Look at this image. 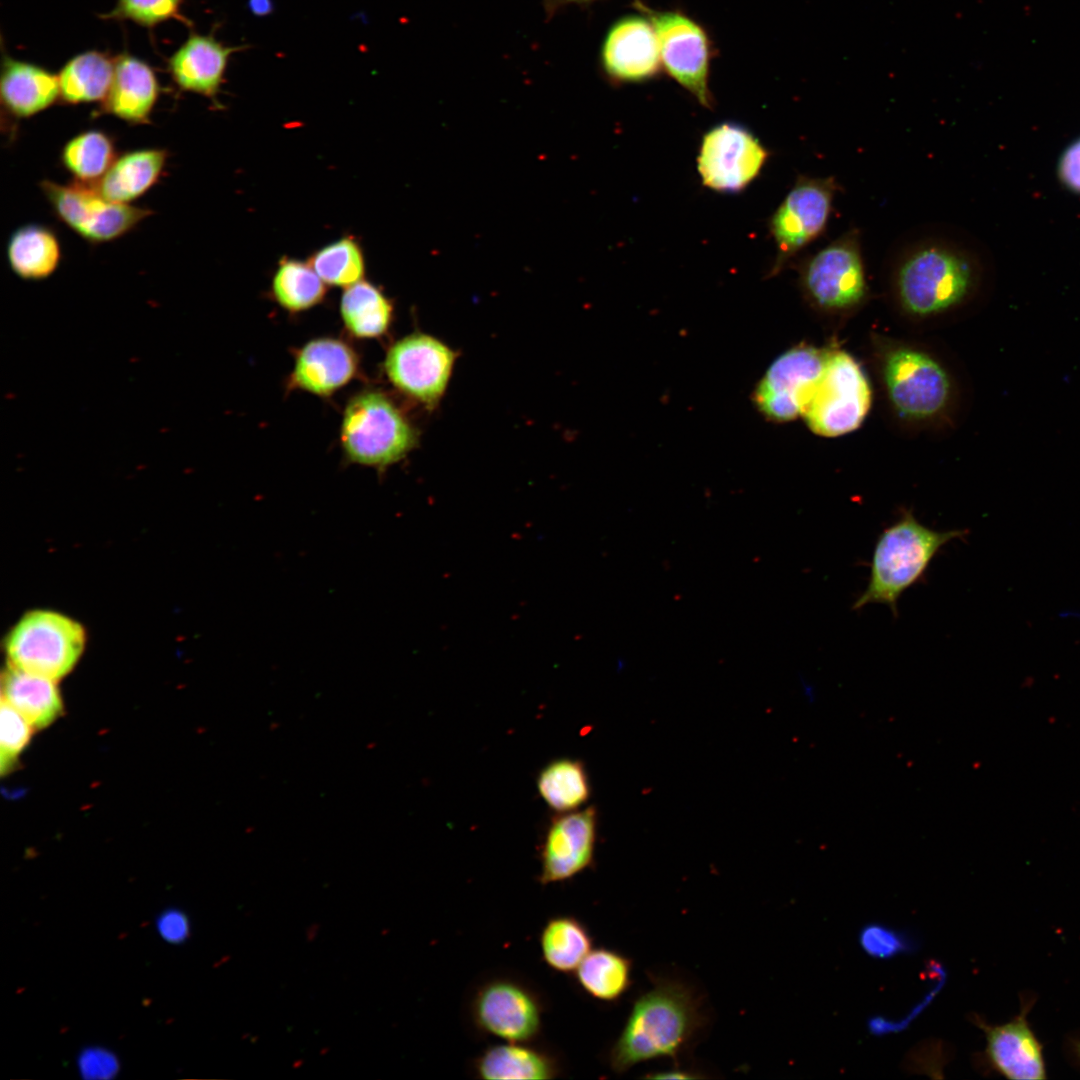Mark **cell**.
<instances>
[{
	"instance_id": "33",
	"label": "cell",
	"mask_w": 1080,
	"mask_h": 1080,
	"mask_svg": "<svg viewBox=\"0 0 1080 1080\" xmlns=\"http://www.w3.org/2000/svg\"><path fill=\"white\" fill-rule=\"evenodd\" d=\"M272 295L290 312H299L320 303L326 294L325 282L309 263L283 258L272 279Z\"/></svg>"
},
{
	"instance_id": "25",
	"label": "cell",
	"mask_w": 1080,
	"mask_h": 1080,
	"mask_svg": "<svg viewBox=\"0 0 1080 1080\" xmlns=\"http://www.w3.org/2000/svg\"><path fill=\"white\" fill-rule=\"evenodd\" d=\"M1 700L15 708L35 729L49 726L63 711L55 680L9 664L2 673Z\"/></svg>"
},
{
	"instance_id": "37",
	"label": "cell",
	"mask_w": 1080,
	"mask_h": 1080,
	"mask_svg": "<svg viewBox=\"0 0 1080 1080\" xmlns=\"http://www.w3.org/2000/svg\"><path fill=\"white\" fill-rule=\"evenodd\" d=\"M859 943L865 953L879 959L910 952L914 945L909 936L881 923L865 925L859 933Z\"/></svg>"
},
{
	"instance_id": "15",
	"label": "cell",
	"mask_w": 1080,
	"mask_h": 1080,
	"mask_svg": "<svg viewBox=\"0 0 1080 1080\" xmlns=\"http://www.w3.org/2000/svg\"><path fill=\"white\" fill-rule=\"evenodd\" d=\"M884 378L892 404L906 418H929L948 402L947 373L921 351L908 348L891 351L885 359Z\"/></svg>"
},
{
	"instance_id": "4",
	"label": "cell",
	"mask_w": 1080,
	"mask_h": 1080,
	"mask_svg": "<svg viewBox=\"0 0 1080 1080\" xmlns=\"http://www.w3.org/2000/svg\"><path fill=\"white\" fill-rule=\"evenodd\" d=\"M417 440L413 425L382 393H361L345 408L341 443L353 463L384 469L406 456Z\"/></svg>"
},
{
	"instance_id": "40",
	"label": "cell",
	"mask_w": 1080,
	"mask_h": 1080,
	"mask_svg": "<svg viewBox=\"0 0 1080 1080\" xmlns=\"http://www.w3.org/2000/svg\"><path fill=\"white\" fill-rule=\"evenodd\" d=\"M1058 176L1068 190L1080 194V138L1062 154L1058 163Z\"/></svg>"
},
{
	"instance_id": "31",
	"label": "cell",
	"mask_w": 1080,
	"mask_h": 1080,
	"mask_svg": "<svg viewBox=\"0 0 1080 1080\" xmlns=\"http://www.w3.org/2000/svg\"><path fill=\"white\" fill-rule=\"evenodd\" d=\"M537 789L545 803L558 813L574 811L590 797V783L580 760L560 758L538 774Z\"/></svg>"
},
{
	"instance_id": "27",
	"label": "cell",
	"mask_w": 1080,
	"mask_h": 1080,
	"mask_svg": "<svg viewBox=\"0 0 1080 1080\" xmlns=\"http://www.w3.org/2000/svg\"><path fill=\"white\" fill-rule=\"evenodd\" d=\"M7 259L13 272L26 280L50 276L58 267L61 247L56 234L46 226L28 224L12 233Z\"/></svg>"
},
{
	"instance_id": "19",
	"label": "cell",
	"mask_w": 1080,
	"mask_h": 1080,
	"mask_svg": "<svg viewBox=\"0 0 1080 1080\" xmlns=\"http://www.w3.org/2000/svg\"><path fill=\"white\" fill-rule=\"evenodd\" d=\"M246 47L226 46L215 38L214 32L191 31L168 58V73L179 89L214 99L224 82L231 55Z\"/></svg>"
},
{
	"instance_id": "28",
	"label": "cell",
	"mask_w": 1080,
	"mask_h": 1080,
	"mask_svg": "<svg viewBox=\"0 0 1080 1080\" xmlns=\"http://www.w3.org/2000/svg\"><path fill=\"white\" fill-rule=\"evenodd\" d=\"M593 939L582 921L571 915L549 918L539 934L544 963L562 974H573L592 950Z\"/></svg>"
},
{
	"instance_id": "30",
	"label": "cell",
	"mask_w": 1080,
	"mask_h": 1080,
	"mask_svg": "<svg viewBox=\"0 0 1080 1080\" xmlns=\"http://www.w3.org/2000/svg\"><path fill=\"white\" fill-rule=\"evenodd\" d=\"M340 314L352 335L375 338L389 328L393 306L379 288L361 280L346 287L340 301Z\"/></svg>"
},
{
	"instance_id": "34",
	"label": "cell",
	"mask_w": 1080,
	"mask_h": 1080,
	"mask_svg": "<svg viewBox=\"0 0 1080 1080\" xmlns=\"http://www.w3.org/2000/svg\"><path fill=\"white\" fill-rule=\"evenodd\" d=\"M309 265L329 285L348 287L362 280L365 261L359 242L342 237L314 252Z\"/></svg>"
},
{
	"instance_id": "6",
	"label": "cell",
	"mask_w": 1080,
	"mask_h": 1080,
	"mask_svg": "<svg viewBox=\"0 0 1080 1080\" xmlns=\"http://www.w3.org/2000/svg\"><path fill=\"white\" fill-rule=\"evenodd\" d=\"M85 639L83 627L73 619L48 610L31 611L8 635V664L56 681L77 663Z\"/></svg>"
},
{
	"instance_id": "43",
	"label": "cell",
	"mask_w": 1080,
	"mask_h": 1080,
	"mask_svg": "<svg viewBox=\"0 0 1080 1080\" xmlns=\"http://www.w3.org/2000/svg\"><path fill=\"white\" fill-rule=\"evenodd\" d=\"M1068 1049L1074 1061L1080 1065V1037H1072L1068 1040Z\"/></svg>"
},
{
	"instance_id": "3",
	"label": "cell",
	"mask_w": 1080,
	"mask_h": 1080,
	"mask_svg": "<svg viewBox=\"0 0 1080 1080\" xmlns=\"http://www.w3.org/2000/svg\"><path fill=\"white\" fill-rule=\"evenodd\" d=\"M966 534L967 530L961 529H932L921 523L911 509H903L898 519L879 535L867 586L855 600L853 609L880 603L897 616L898 600L903 592L924 576L946 543Z\"/></svg>"
},
{
	"instance_id": "35",
	"label": "cell",
	"mask_w": 1080,
	"mask_h": 1080,
	"mask_svg": "<svg viewBox=\"0 0 1080 1080\" xmlns=\"http://www.w3.org/2000/svg\"><path fill=\"white\" fill-rule=\"evenodd\" d=\"M184 0H117L114 8L102 15L105 20L131 21L142 27L153 29L170 19L178 20L187 26L191 21L181 13Z\"/></svg>"
},
{
	"instance_id": "42",
	"label": "cell",
	"mask_w": 1080,
	"mask_h": 1080,
	"mask_svg": "<svg viewBox=\"0 0 1080 1080\" xmlns=\"http://www.w3.org/2000/svg\"><path fill=\"white\" fill-rule=\"evenodd\" d=\"M545 8L552 12L568 5H588L597 0H543Z\"/></svg>"
},
{
	"instance_id": "5",
	"label": "cell",
	"mask_w": 1080,
	"mask_h": 1080,
	"mask_svg": "<svg viewBox=\"0 0 1080 1080\" xmlns=\"http://www.w3.org/2000/svg\"><path fill=\"white\" fill-rule=\"evenodd\" d=\"M542 994L519 976L497 974L477 984L467 1003L472 1028L505 1042H535L543 1027Z\"/></svg>"
},
{
	"instance_id": "16",
	"label": "cell",
	"mask_w": 1080,
	"mask_h": 1080,
	"mask_svg": "<svg viewBox=\"0 0 1080 1080\" xmlns=\"http://www.w3.org/2000/svg\"><path fill=\"white\" fill-rule=\"evenodd\" d=\"M601 72L614 84H639L662 71L659 43L651 20L642 12L617 18L599 51Z\"/></svg>"
},
{
	"instance_id": "18",
	"label": "cell",
	"mask_w": 1080,
	"mask_h": 1080,
	"mask_svg": "<svg viewBox=\"0 0 1080 1080\" xmlns=\"http://www.w3.org/2000/svg\"><path fill=\"white\" fill-rule=\"evenodd\" d=\"M597 812L592 806L551 819L540 846L541 885L572 879L593 864Z\"/></svg>"
},
{
	"instance_id": "39",
	"label": "cell",
	"mask_w": 1080,
	"mask_h": 1080,
	"mask_svg": "<svg viewBox=\"0 0 1080 1080\" xmlns=\"http://www.w3.org/2000/svg\"><path fill=\"white\" fill-rule=\"evenodd\" d=\"M160 936L169 943L179 944L189 936V922L186 915L178 909L162 912L156 921Z\"/></svg>"
},
{
	"instance_id": "22",
	"label": "cell",
	"mask_w": 1080,
	"mask_h": 1080,
	"mask_svg": "<svg viewBox=\"0 0 1080 1080\" xmlns=\"http://www.w3.org/2000/svg\"><path fill=\"white\" fill-rule=\"evenodd\" d=\"M562 1071L559 1057L534 1042L493 1044L472 1062L474 1076L486 1080H547L559 1077Z\"/></svg>"
},
{
	"instance_id": "8",
	"label": "cell",
	"mask_w": 1080,
	"mask_h": 1080,
	"mask_svg": "<svg viewBox=\"0 0 1080 1080\" xmlns=\"http://www.w3.org/2000/svg\"><path fill=\"white\" fill-rule=\"evenodd\" d=\"M871 406L869 382L857 361L844 351L826 352L823 370L803 413L809 429L837 437L857 429Z\"/></svg>"
},
{
	"instance_id": "26",
	"label": "cell",
	"mask_w": 1080,
	"mask_h": 1080,
	"mask_svg": "<svg viewBox=\"0 0 1080 1080\" xmlns=\"http://www.w3.org/2000/svg\"><path fill=\"white\" fill-rule=\"evenodd\" d=\"M115 71V57L98 50L81 52L70 58L58 76L60 98L65 104L103 102Z\"/></svg>"
},
{
	"instance_id": "9",
	"label": "cell",
	"mask_w": 1080,
	"mask_h": 1080,
	"mask_svg": "<svg viewBox=\"0 0 1080 1080\" xmlns=\"http://www.w3.org/2000/svg\"><path fill=\"white\" fill-rule=\"evenodd\" d=\"M839 190V183L833 176L799 175L796 178L768 220L769 232L776 245L770 276L780 273L800 251L825 232Z\"/></svg>"
},
{
	"instance_id": "17",
	"label": "cell",
	"mask_w": 1080,
	"mask_h": 1080,
	"mask_svg": "<svg viewBox=\"0 0 1080 1080\" xmlns=\"http://www.w3.org/2000/svg\"><path fill=\"white\" fill-rule=\"evenodd\" d=\"M1036 998L1022 993L1018 1015L1000 1025L983 1020L975 1023L986 1038L984 1060L989 1069L1012 1080H1043L1047 1078L1043 1045L1028 1021V1013Z\"/></svg>"
},
{
	"instance_id": "21",
	"label": "cell",
	"mask_w": 1080,
	"mask_h": 1080,
	"mask_svg": "<svg viewBox=\"0 0 1080 1080\" xmlns=\"http://www.w3.org/2000/svg\"><path fill=\"white\" fill-rule=\"evenodd\" d=\"M159 92L160 85L152 67L123 52L115 57L114 77L101 110L131 124H146Z\"/></svg>"
},
{
	"instance_id": "14",
	"label": "cell",
	"mask_w": 1080,
	"mask_h": 1080,
	"mask_svg": "<svg viewBox=\"0 0 1080 1080\" xmlns=\"http://www.w3.org/2000/svg\"><path fill=\"white\" fill-rule=\"evenodd\" d=\"M825 354L812 346L797 345L779 355L753 393L760 413L775 422L803 415L821 376Z\"/></svg>"
},
{
	"instance_id": "38",
	"label": "cell",
	"mask_w": 1080,
	"mask_h": 1080,
	"mask_svg": "<svg viewBox=\"0 0 1080 1080\" xmlns=\"http://www.w3.org/2000/svg\"><path fill=\"white\" fill-rule=\"evenodd\" d=\"M81 1076L88 1080H107L113 1078L120 1069L117 1056L103 1047L83 1049L77 1059Z\"/></svg>"
},
{
	"instance_id": "44",
	"label": "cell",
	"mask_w": 1080,
	"mask_h": 1080,
	"mask_svg": "<svg viewBox=\"0 0 1080 1080\" xmlns=\"http://www.w3.org/2000/svg\"><path fill=\"white\" fill-rule=\"evenodd\" d=\"M649 1077H651V1078H659V1079H663V1078L664 1079H666V1078L670 1079V1078H694L695 1076L694 1075H689L685 1071H667V1072H660V1073L654 1074V1075L649 1076Z\"/></svg>"
},
{
	"instance_id": "7",
	"label": "cell",
	"mask_w": 1080,
	"mask_h": 1080,
	"mask_svg": "<svg viewBox=\"0 0 1080 1080\" xmlns=\"http://www.w3.org/2000/svg\"><path fill=\"white\" fill-rule=\"evenodd\" d=\"M634 8L645 14L657 34L662 68L704 108L712 109L709 88L713 45L702 24L681 10H655L640 0Z\"/></svg>"
},
{
	"instance_id": "10",
	"label": "cell",
	"mask_w": 1080,
	"mask_h": 1080,
	"mask_svg": "<svg viewBox=\"0 0 1080 1080\" xmlns=\"http://www.w3.org/2000/svg\"><path fill=\"white\" fill-rule=\"evenodd\" d=\"M798 271L804 294L816 306L846 310L862 303L868 287L859 230L846 231L804 258Z\"/></svg>"
},
{
	"instance_id": "29",
	"label": "cell",
	"mask_w": 1080,
	"mask_h": 1080,
	"mask_svg": "<svg viewBox=\"0 0 1080 1080\" xmlns=\"http://www.w3.org/2000/svg\"><path fill=\"white\" fill-rule=\"evenodd\" d=\"M631 960L604 947L592 949L573 975L590 997L604 1002L618 1000L631 985Z\"/></svg>"
},
{
	"instance_id": "11",
	"label": "cell",
	"mask_w": 1080,
	"mask_h": 1080,
	"mask_svg": "<svg viewBox=\"0 0 1080 1080\" xmlns=\"http://www.w3.org/2000/svg\"><path fill=\"white\" fill-rule=\"evenodd\" d=\"M40 188L56 217L94 244L125 235L152 214L146 208L112 202L90 184L77 181L59 184L44 180Z\"/></svg>"
},
{
	"instance_id": "36",
	"label": "cell",
	"mask_w": 1080,
	"mask_h": 1080,
	"mask_svg": "<svg viewBox=\"0 0 1080 1080\" xmlns=\"http://www.w3.org/2000/svg\"><path fill=\"white\" fill-rule=\"evenodd\" d=\"M0 771L9 773L28 745L34 727L10 704L1 700Z\"/></svg>"
},
{
	"instance_id": "2",
	"label": "cell",
	"mask_w": 1080,
	"mask_h": 1080,
	"mask_svg": "<svg viewBox=\"0 0 1080 1080\" xmlns=\"http://www.w3.org/2000/svg\"><path fill=\"white\" fill-rule=\"evenodd\" d=\"M903 308L929 316L969 300L981 283V268L966 249L944 241H924L907 249L894 275Z\"/></svg>"
},
{
	"instance_id": "41",
	"label": "cell",
	"mask_w": 1080,
	"mask_h": 1080,
	"mask_svg": "<svg viewBox=\"0 0 1080 1080\" xmlns=\"http://www.w3.org/2000/svg\"><path fill=\"white\" fill-rule=\"evenodd\" d=\"M248 8L255 16H267L273 10L272 0H248Z\"/></svg>"
},
{
	"instance_id": "1",
	"label": "cell",
	"mask_w": 1080,
	"mask_h": 1080,
	"mask_svg": "<svg viewBox=\"0 0 1080 1080\" xmlns=\"http://www.w3.org/2000/svg\"><path fill=\"white\" fill-rule=\"evenodd\" d=\"M704 1024L701 1002L687 984L672 978H655L652 987L635 999L621 1033L610 1048L609 1066L621 1074L645 1061L675 1058Z\"/></svg>"
},
{
	"instance_id": "13",
	"label": "cell",
	"mask_w": 1080,
	"mask_h": 1080,
	"mask_svg": "<svg viewBox=\"0 0 1080 1080\" xmlns=\"http://www.w3.org/2000/svg\"><path fill=\"white\" fill-rule=\"evenodd\" d=\"M455 360V351L440 340L414 333L391 346L384 369L400 392L432 409L447 389Z\"/></svg>"
},
{
	"instance_id": "32",
	"label": "cell",
	"mask_w": 1080,
	"mask_h": 1080,
	"mask_svg": "<svg viewBox=\"0 0 1080 1080\" xmlns=\"http://www.w3.org/2000/svg\"><path fill=\"white\" fill-rule=\"evenodd\" d=\"M117 158L111 136L100 130H87L65 143L60 159L64 168L85 184H95Z\"/></svg>"
},
{
	"instance_id": "24",
	"label": "cell",
	"mask_w": 1080,
	"mask_h": 1080,
	"mask_svg": "<svg viewBox=\"0 0 1080 1080\" xmlns=\"http://www.w3.org/2000/svg\"><path fill=\"white\" fill-rule=\"evenodd\" d=\"M166 161L167 151L159 148L124 153L92 186L112 202L129 204L159 180Z\"/></svg>"
},
{
	"instance_id": "23",
	"label": "cell",
	"mask_w": 1080,
	"mask_h": 1080,
	"mask_svg": "<svg viewBox=\"0 0 1080 1080\" xmlns=\"http://www.w3.org/2000/svg\"><path fill=\"white\" fill-rule=\"evenodd\" d=\"M0 95L3 108L14 118H29L60 98L58 76L31 62L2 57Z\"/></svg>"
},
{
	"instance_id": "20",
	"label": "cell",
	"mask_w": 1080,
	"mask_h": 1080,
	"mask_svg": "<svg viewBox=\"0 0 1080 1080\" xmlns=\"http://www.w3.org/2000/svg\"><path fill=\"white\" fill-rule=\"evenodd\" d=\"M357 369L358 359L350 346L334 338H317L297 352L290 384L328 396L347 384Z\"/></svg>"
},
{
	"instance_id": "12",
	"label": "cell",
	"mask_w": 1080,
	"mask_h": 1080,
	"mask_svg": "<svg viewBox=\"0 0 1080 1080\" xmlns=\"http://www.w3.org/2000/svg\"><path fill=\"white\" fill-rule=\"evenodd\" d=\"M770 152L745 126L723 122L701 139L697 171L702 184L718 193H739L760 174Z\"/></svg>"
}]
</instances>
